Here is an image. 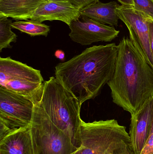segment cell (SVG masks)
<instances>
[{"mask_svg":"<svg viewBox=\"0 0 153 154\" xmlns=\"http://www.w3.org/2000/svg\"><path fill=\"white\" fill-rule=\"evenodd\" d=\"M69 37L72 41L83 46L90 45L99 42H110L118 36L119 31L113 26L98 22L81 15L72 22L69 26Z\"/></svg>","mask_w":153,"mask_h":154,"instance_id":"obj_8","label":"cell"},{"mask_svg":"<svg viewBox=\"0 0 153 154\" xmlns=\"http://www.w3.org/2000/svg\"><path fill=\"white\" fill-rule=\"evenodd\" d=\"M134 7L148 19L153 21V0H133Z\"/></svg>","mask_w":153,"mask_h":154,"instance_id":"obj_17","label":"cell"},{"mask_svg":"<svg viewBox=\"0 0 153 154\" xmlns=\"http://www.w3.org/2000/svg\"><path fill=\"white\" fill-rule=\"evenodd\" d=\"M72 4L80 9H82L86 6L99 2V0H67Z\"/></svg>","mask_w":153,"mask_h":154,"instance_id":"obj_19","label":"cell"},{"mask_svg":"<svg viewBox=\"0 0 153 154\" xmlns=\"http://www.w3.org/2000/svg\"><path fill=\"white\" fill-rule=\"evenodd\" d=\"M149 25L150 45H151V50H152L153 56V21L150 19H149Z\"/></svg>","mask_w":153,"mask_h":154,"instance_id":"obj_21","label":"cell"},{"mask_svg":"<svg viewBox=\"0 0 153 154\" xmlns=\"http://www.w3.org/2000/svg\"><path fill=\"white\" fill-rule=\"evenodd\" d=\"M12 28L19 30L31 37L44 36L46 37L50 32V26L33 20H18L13 22Z\"/></svg>","mask_w":153,"mask_h":154,"instance_id":"obj_15","label":"cell"},{"mask_svg":"<svg viewBox=\"0 0 153 154\" xmlns=\"http://www.w3.org/2000/svg\"><path fill=\"white\" fill-rule=\"evenodd\" d=\"M152 98L139 112L131 116L129 135L135 154L141 153L150 134Z\"/></svg>","mask_w":153,"mask_h":154,"instance_id":"obj_10","label":"cell"},{"mask_svg":"<svg viewBox=\"0 0 153 154\" xmlns=\"http://www.w3.org/2000/svg\"><path fill=\"white\" fill-rule=\"evenodd\" d=\"M81 147L72 154H135L126 128L116 119H81Z\"/></svg>","mask_w":153,"mask_h":154,"instance_id":"obj_4","label":"cell"},{"mask_svg":"<svg viewBox=\"0 0 153 154\" xmlns=\"http://www.w3.org/2000/svg\"><path fill=\"white\" fill-rule=\"evenodd\" d=\"M0 154H34L30 125L13 128L0 140Z\"/></svg>","mask_w":153,"mask_h":154,"instance_id":"obj_11","label":"cell"},{"mask_svg":"<svg viewBox=\"0 0 153 154\" xmlns=\"http://www.w3.org/2000/svg\"><path fill=\"white\" fill-rule=\"evenodd\" d=\"M140 154H153V133L149 135Z\"/></svg>","mask_w":153,"mask_h":154,"instance_id":"obj_18","label":"cell"},{"mask_svg":"<svg viewBox=\"0 0 153 154\" xmlns=\"http://www.w3.org/2000/svg\"><path fill=\"white\" fill-rule=\"evenodd\" d=\"M50 1H54V2H66L67 0H50Z\"/></svg>","mask_w":153,"mask_h":154,"instance_id":"obj_25","label":"cell"},{"mask_svg":"<svg viewBox=\"0 0 153 154\" xmlns=\"http://www.w3.org/2000/svg\"><path fill=\"white\" fill-rule=\"evenodd\" d=\"M118 48L115 72L107 84L113 102L132 116L153 97V68L129 38L124 37Z\"/></svg>","mask_w":153,"mask_h":154,"instance_id":"obj_2","label":"cell"},{"mask_svg":"<svg viewBox=\"0 0 153 154\" xmlns=\"http://www.w3.org/2000/svg\"><path fill=\"white\" fill-rule=\"evenodd\" d=\"M12 20L0 16V52L4 48H11L10 43L15 42L17 36L11 30Z\"/></svg>","mask_w":153,"mask_h":154,"instance_id":"obj_16","label":"cell"},{"mask_svg":"<svg viewBox=\"0 0 153 154\" xmlns=\"http://www.w3.org/2000/svg\"><path fill=\"white\" fill-rule=\"evenodd\" d=\"M12 129L0 121V140L2 139Z\"/></svg>","mask_w":153,"mask_h":154,"instance_id":"obj_20","label":"cell"},{"mask_svg":"<svg viewBox=\"0 0 153 154\" xmlns=\"http://www.w3.org/2000/svg\"><path fill=\"white\" fill-rule=\"evenodd\" d=\"M25 79L37 83L44 82L40 70L12 59L0 58V85L12 80Z\"/></svg>","mask_w":153,"mask_h":154,"instance_id":"obj_12","label":"cell"},{"mask_svg":"<svg viewBox=\"0 0 153 154\" xmlns=\"http://www.w3.org/2000/svg\"><path fill=\"white\" fill-rule=\"evenodd\" d=\"M34 104L28 97L0 88V121L10 129L29 125Z\"/></svg>","mask_w":153,"mask_h":154,"instance_id":"obj_6","label":"cell"},{"mask_svg":"<svg viewBox=\"0 0 153 154\" xmlns=\"http://www.w3.org/2000/svg\"><path fill=\"white\" fill-rule=\"evenodd\" d=\"M122 5H130L134 6V3L133 0H118Z\"/></svg>","mask_w":153,"mask_h":154,"instance_id":"obj_23","label":"cell"},{"mask_svg":"<svg viewBox=\"0 0 153 154\" xmlns=\"http://www.w3.org/2000/svg\"><path fill=\"white\" fill-rule=\"evenodd\" d=\"M118 48L115 43L93 46L57 64L55 78L81 105L94 99L112 79Z\"/></svg>","mask_w":153,"mask_h":154,"instance_id":"obj_1","label":"cell"},{"mask_svg":"<svg viewBox=\"0 0 153 154\" xmlns=\"http://www.w3.org/2000/svg\"><path fill=\"white\" fill-rule=\"evenodd\" d=\"M152 133H153V97L152 98V119H151V128H150V134H152Z\"/></svg>","mask_w":153,"mask_h":154,"instance_id":"obj_24","label":"cell"},{"mask_svg":"<svg viewBox=\"0 0 153 154\" xmlns=\"http://www.w3.org/2000/svg\"><path fill=\"white\" fill-rule=\"evenodd\" d=\"M55 56L57 58L61 60H64L65 53L62 50H57L55 52Z\"/></svg>","mask_w":153,"mask_h":154,"instance_id":"obj_22","label":"cell"},{"mask_svg":"<svg viewBox=\"0 0 153 154\" xmlns=\"http://www.w3.org/2000/svg\"><path fill=\"white\" fill-rule=\"evenodd\" d=\"M116 12L119 20L124 23L128 29L129 39L153 68L149 19L133 6L119 5Z\"/></svg>","mask_w":153,"mask_h":154,"instance_id":"obj_7","label":"cell"},{"mask_svg":"<svg viewBox=\"0 0 153 154\" xmlns=\"http://www.w3.org/2000/svg\"><path fill=\"white\" fill-rule=\"evenodd\" d=\"M81 16V9L68 1L48 0L37 9L30 20L41 23L46 20H59L69 26L72 22L78 20Z\"/></svg>","mask_w":153,"mask_h":154,"instance_id":"obj_9","label":"cell"},{"mask_svg":"<svg viewBox=\"0 0 153 154\" xmlns=\"http://www.w3.org/2000/svg\"><path fill=\"white\" fill-rule=\"evenodd\" d=\"M30 125L34 154H72L79 149L51 121L38 102L34 104Z\"/></svg>","mask_w":153,"mask_h":154,"instance_id":"obj_5","label":"cell"},{"mask_svg":"<svg viewBox=\"0 0 153 154\" xmlns=\"http://www.w3.org/2000/svg\"><path fill=\"white\" fill-rule=\"evenodd\" d=\"M48 0H0V16L15 20L31 19L37 9Z\"/></svg>","mask_w":153,"mask_h":154,"instance_id":"obj_13","label":"cell"},{"mask_svg":"<svg viewBox=\"0 0 153 154\" xmlns=\"http://www.w3.org/2000/svg\"><path fill=\"white\" fill-rule=\"evenodd\" d=\"M119 5L116 2L104 3L99 1L81 9V14L102 24L117 26L119 18L116 9Z\"/></svg>","mask_w":153,"mask_h":154,"instance_id":"obj_14","label":"cell"},{"mask_svg":"<svg viewBox=\"0 0 153 154\" xmlns=\"http://www.w3.org/2000/svg\"><path fill=\"white\" fill-rule=\"evenodd\" d=\"M38 103L51 121L71 138L75 146L80 148L81 105L79 100L55 77H51L44 81Z\"/></svg>","mask_w":153,"mask_h":154,"instance_id":"obj_3","label":"cell"}]
</instances>
